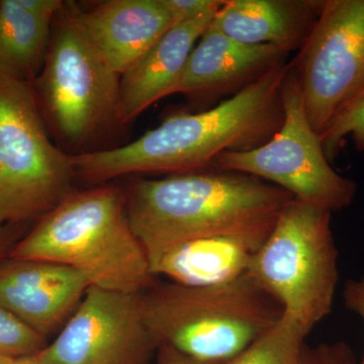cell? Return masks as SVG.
Instances as JSON below:
<instances>
[{"label":"cell","mask_w":364,"mask_h":364,"mask_svg":"<svg viewBox=\"0 0 364 364\" xmlns=\"http://www.w3.org/2000/svg\"><path fill=\"white\" fill-rule=\"evenodd\" d=\"M282 97L284 122L268 142L252 150L222 153L210 166L257 177L296 200L331 213L350 207L358 186L335 171L326 157L320 136L309 123L289 63Z\"/></svg>","instance_id":"ba28073f"},{"label":"cell","mask_w":364,"mask_h":364,"mask_svg":"<svg viewBox=\"0 0 364 364\" xmlns=\"http://www.w3.org/2000/svg\"><path fill=\"white\" fill-rule=\"evenodd\" d=\"M324 0H225L210 28L237 42L299 50L318 20Z\"/></svg>","instance_id":"9a60e30c"},{"label":"cell","mask_w":364,"mask_h":364,"mask_svg":"<svg viewBox=\"0 0 364 364\" xmlns=\"http://www.w3.org/2000/svg\"><path fill=\"white\" fill-rule=\"evenodd\" d=\"M90 287L82 272L60 263L0 262V305L46 339L63 328Z\"/></svg>","instance_id":"8fae6325"},{"label":"cell","mask_w":364,"mask_h":364,"mask_svg":"<svg viewBox=\"0 0 364 364\" xmlns=\"http://www.w3.org/2000/svg\"><path fill=\"white\" fill-rule=\"evenodd\" d=\"M9 257L67 265L90 286L109 291L143 294L155 282L129 221L124 189L114 186L72 191L16 242Z\"/></svg>","instance_id":"3957f363"},{"label":"cell","mask_w":364,"mask_h":364,"mask_svg":"<svg viewBox=\"0 0 364 364\" xmlns=\"http://www.w3.org/2000/svg\"><path fill=\"white\" fill-rule=\"evenodd\" d=\"M224 2L222 0H164L176 25L205 14H215Z\"/></svg>","instance_id":"7402d4cb"},{"label":"cell","mask_w":364,"mask_h":364,"mask_svg":"<svg viewBox=\"0 0 364 364\" xmlns=\"http://www.w3.org/2000/svg\"><path fill=\"white\" fill-rule=\"evenodd\" d=\"M21 6L40 18L54 20L60 9L63 6V0H18Z\"/></svg>","instance_id":"cb8c5ba5"},{"label":"cell","mask_w":364,"mask_h":364,"mask_svg":"<svg viewBox=\"0 0 364 364\" xmlns=\"http://www.w3.org/2000/svg\"><path fill=\"white\" fill-rule=\"evenodd\" d=\"M215 14L176 23L142 59L122 74L117 124L130 123L158 100L170 95L189 55Z\"/></svg>","instance_id":"5bb4252c"},{"label":"cell","mask_w":364,"mask_h":364,"mask_svg":"<svg viewBox=\"0 0 364 364\" xmlns=\"http://www.w3.org/2000/svg\"><path fill=\"white\" fill-rule=\"evenodd\" d=\"M306 334L287 316L223 364H301Z\"/></svg>","instance_id":"ac0fdd59"},{"label":"cell","mask_w":364,"mask_h":364,"mask_svg":"<svg viewBox=\"0 0 364 364\" xmlns=\"http://www.w3.org/2000/svg\"><path fill=\"white\" fill-rule=\"evenodd\" d=\"M289 66L320 136L364 91V0H324Z\"/></svg>","instance_id":"9c48e42d"},{"label":"cell","mask_w":364,"mask_h":364,"mask_svg":"<svg viewBox=\"0 0 364 364\" xmlns=\"http://www.w3.org/2000/svg\"><path fill=\"white\" fill-rule=\"evenodd\" d=\"M21 359L6 358V356L0 355V364H18L20 363Z\"/></svg>","instance_id":"4316f807"},{"label":"cell","mask_w":364,"mask_h":364,"mask_svg":"<svg viewBox=\"0 0 364 364\" xmlns=\"http://www.w3.org/2000/svg\"><path fill=\"white\" fill-rule=\"evenodd\" d=\"M52 21L18 0H0V76L32 85L44 65Z\"/></svg>","instance_id":"e0dca14e"},{"label":"cell","mask_w":364,"mask_h":364,"mask_svg":"<svg viewBox=\"0 0 364 364\" xmlns=\"http://www.w3.org/2000/svg\"><path fill=\"white\" fill-rule=\"evenodd\" d=\"M331 215L324 208L291 200L247 272L306 335L334 305L339 272Z\"/></svg>","instance_id":"5b68a950"},{"label":"cell","mask_w":364,"mask_h":364,"mask_svg":"<svg viewBox=\"0 0 364 364\" xmlns=\"http://www.w3.org/2000/svg\"><path fill=\"white\" fill-rule=\"evenodd\" d=\"M124 193L129 221L152 273L164 254L186 242L269 234L294 198L257 177L215 169L136 178Z\"/></svg>","instance_id":"7a4b0ae2"},{"label":"cell","mask_w":364,"mask_h":364,"mask_svg":"<svg viewBox=\"0 0 364 364\" xmlns=\"http://www.w3.org/2000/svg\"><path fill=\"white\" fill-rule=\"evenodd\" d=\"M301 364H358L353 351L345 342L304 347Z\"/></svg>","instance_id":"44dd1931"},{"label":"cell","mask_w":364,"mask_h":364,"mask_svg":"<svg viewBox=\"0 0 364 364\" xmlns=\"http://www.w3.org/2000/svg\"><path fill=\"white\" fill-rule=\"evenodd\" d=\"M343 299L345 306L359 316L364 322V277L348 279L345 282ZM358 364H364V354Z\"/></svg>","instance_id":"603a6c76"},{"label":"cell","mask_w":364,"mask_h":364,"mask_svg":"<svg viewBox=\"0 0 364 364\" xmlns=\"http://www.w3.org/2000/svg\"><path fill=\"white\" fill-rule=\"evenodd\" d=\"M157 364H215L205 363L195 359L188 358L179 353L174 349L167 346H160L157 348ZM223 364V363H221Z\"/></svg>","instance_id":"484cf974"},{"label":"cell","mask_w":364,"mask_h":364,"mask_svg":"<svg viewBox=\"0 0 364 364\" xmlns=\"http://www.w3.org/2000/svg\"><path fill=\"white\" fill-rule=\"evenodd\" d=\"M82 20L93 45L119 76L176 25L164 0H109L82 11Z\"/></svg>","instance_id":"4fadbf2b"},{"label":"cell","mask_w":364,"mask_h":364,"mask_svg":"<svg viewBox=\"0 0 364 364\" xmlns=\"http://www.w3.org/2000/svg\"><path fill=\"white\" fill-rule=\"evenodd\" d=\"M142 298L146 324L157 348L170 347L205 363L231 360L284 315L247 273L215 286L154 282Z\"/></svg>","instance_id":"277c9868"},{"label":"cell","mask_w":364,"mask_h":364,"mask_svg":"<svg viewBox=\"0 0 364 364\" xmlns=\"http://www.w3.org/2000/svg\"><path fill=\"white\" fill-rule=\"evenodd\" d=\"M71 155L52 142L32 85L0 76V224L28 225L72 191Z\"/></svg>","instance_id":"52a82bcc"},{"label":"cell","mask_w":364,"mask_h":364,"mask_svg":"<svg viewBox=\"0 0 364 364\" xmlns=\"http://www.w3.org/2000/svg\"><path fill=\"white\" fill-rule=\"evenodd\" d=\"M48 345V339L0 305V355L33 358Z\"/></svg>","instance_id":"ffe728a7"},{"label":"cell","mask_w":364,"mask_h":364,"mask_svg":"<svg viewBox=\"0 0 364 364\" xmlns=\"http://www.w3.org/2000/svg\"><path fill=\"white\" fill-rule=\"evenodd\" d=\"M268 235H222L186 242L164 254L153 274L182 286L226 284L248 272Z\"/></svg>","instance_id":"2e32d148"},{"label":"cell","mask_w":364,"mask_h":364,"mask_svg":"<svg viewBox=\"0 0 364 364\" xmlns=\"http://www.w3.org/2000/svg\"><path fill=\"white\" fill-rule=\"evenodd\" d=\"M26 225L0 224V262L9 257L16 242L23 236Z\"/></svg>","instance_id":"d4e9b609"},{"label":"cell","mask_w":364,"mask_h":364,"mask_svg":"<svg viewBox=\"0 0 364 364\" xmlns=\"http://www.w3.org/2000/svg\"><path fill=\"white\" fill-rule=\"evenodd\" d=\"M287 70L289 63L282 62L217 107L170 116L127 145L71 155L75 176L100 183L129 174L196 171L222 153L255 149L284 122Z\"/></svg>","instance_id":"6da1fadb"},{"label":"cell","mask_w":364,"mask_h":364,"mask_svg":"<svg viewBox=\"0 0 364 364\" xmlns=\"http://www.w3.org/2000/svg\"><path fill=\"white\" fill-rule=\"evenodd\" d=\"M350 136L356 150L364 152V91L320 136L326 157L334 161Z\"/></svg>","instance_id":"d6986e66"},{"label":"cell","mask_w":364,"mask_h":364,"mask_svg":"<svg viewBox=\"0 0 364 364\" xmlns=\"http://www.w3.org/2000/svg\"><path fill=\"white\" fill-rule=\"evenodd\" d=\"M121 76L97 51L75 1H64L52 21L44 65L32 87L48 129L80 147L116 123Z\"/></svg>","instance_id":"8992f818"},{"label":"cell","mask_w":364,"mask_h":364,"mask_svg":"<svg viewBox=\"0 0 364 364\" xmlns=\"http://www.w3.org/2000/svg\"><path fill=\"white\" fill-rule=\"evenodd\" d=\"M142 294L90 286L55 339L33 358L41 364H149L157 347Z\"/></svg>","instance_id":"30bf717a"},{"label":"cell","mask_w":364,"mask_h":364,"mask_svg":"<svg viewBox=\"0 0 364 364\" xmlns=\"http://www.w3.org/2000/svg\"><path fill=\"white\" fill-rule=\"evenodd\" d=\"M289 54L277 46L237 42L208 26L170 95L210 97L239 92L286 62Z\"/></svg>","instance_id":"7c38bea8"},{"label":"cell","mask_w":364,"mask_h":364,"mask_svg":"<svg viewBox=\"0 0 364 364\" xmlns=\"http://www.w3.org/2000/svg\"><path fill=\"white\" fill-rule=\"evenodd\" d=\"M18 364H41L37 363L33 358H23L21 359L20 363Z\"/></svg>","instance_id":"83f0119b"}]
</instances>
